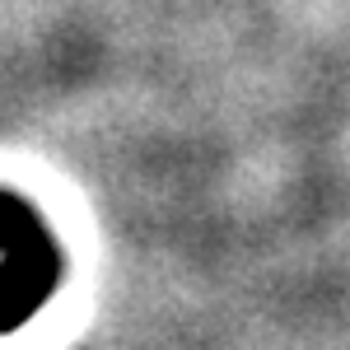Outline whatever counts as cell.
<instances>
[{
    "label": "cell",
    "mask_w": 350,
    "mask_h": 350,
    "mask_svg": "<svg viewBox=\"0 0 350 350\" xmlns=\"http://www.w3.org/2000/svg\"><path fill=\"white\" fill-rule=\"evenodd\" d=\"M0 252L10 257L0 271V313H19L28 304H38V295L47 290L52 252L42 243L38 215L19 196H5V191H0Z\"/></svg>",
    "instance_id": "1"
}]
</instances>
